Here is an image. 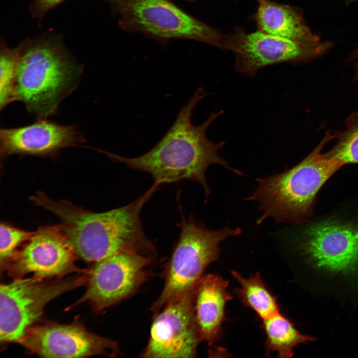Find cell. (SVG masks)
Returning <instances> with one entry per match:
<instances>
[{
    "label": "cell",
    "instance_id": "obj_4",
    "mask_svg": "<svg viewBox=\"0 0 358 358\" xmlns=\"http://www.w3.org/2000/svg\"><path fill=\"white\" fill-rule=\"evenodd\" d=\"M327 137L300 163L284 172L257 179L256 191L247 200L259 203L258 224L271 217L275 223L302 224L313 215L316 197L342 166L321 150Z\"/></svg>",
    "mask_w": 358,
    "mask_h": 358
},
{
    "label": "cell",
    "instance_id": "obj_15",
    "mask_svg": "<svg viewBox=\"0 0 358 358\" xmlns=\"http://www.w3.org/2000/svg\"><path fill=\"white\" fill-rule=\"evenodd\" d=\"M229 282L216 274L203 275L193 289V311L201 341L215 344L222 334L225 307L232 299Z\"/></svg>",
    "mask_w": 358,
    "mask_h": 358
},
{
    "label": "cell",
    "instance_id": "obj_10",
    "mask_svg": "<svg viewBox=\"0 0 358 358\" xmlns=\"http://www.w3.org/2000/svg\"><path fill=\"white\" fill-rule=\"evenodd\" d=\"M44 358H85L122 355L117 342L91 332L79 323L33 325L18 342Z\"/></svg>",
    "mask_w": 358,
    "mask_h": 358
},
{
    "label": "cell",
    "instance_id": "obj_8",
    "mask_svg": "<svg viewBox=\"0 0 358 358\" xmlns=\"http://www.w3.org/2000/svg\"><path fill=\"white\" fill-rule=\"evenodd\" d=\"M88 273L47 281L33 277L0 286V340L17 342L43 315L45 306L66 292L86 283Z\"/></svg>",
    "mask_w": 358,
    "mask_h": 358
},
{
    "label": "cell",
    "instance_id": "obj_3",
    "mask_svg": "<svg viewBox=\"0 0 358 358\" xmlns=\"http://www.w3.org/2000/svg\"><path fill=\"white\" fill-rule=\"evenodd\" d=\"M21 44L12 101L22 102L28 112L46 119L76 90L83 68L59 44L27 39Z\"/></svg>",
    "mask_w": 358,
    "mask_h": 358
},
{
    "label": "cell",
    "instance_id": "obj_17",
    "mask_svg": "<svg viewBox=\"0 0 358 358\" xmlns=\"http://www.w3.org/2000/svg\"><path fill=\"white\" fill-rule=\"evenodd\" d=\"M262 326L266 336L267 355L275 352L276 357L291 358L295 346L315 340L314 337L299 332L280 311L263 320Z\"/></svg>",
    "mask_w": 358,
    "mask_h": 358
},
{
    "label": "cell",
    "instance_id": "obj_12",
    "mask_svg": "<svg viewBox=\"0 0 358 358\" xmlns=\"http://www.w3.org/2000/svg\"><path fill=\"white\" fill-rule=\"evenodd\" d=\"M154 317L143 358H194L201 341L193 311V290Z\"/></svg>",
    "mask_w": 358,
    "mask_h": 358
},
{
    "label": "cell",
    "instance_id": "obj_1",
    "mask_svg": "<svg viewBox=\"0 0 358 358\" xmlns=\"http://www.w3.org/2000/svg\"><path fill=\"white\" fill-rule=\"evenodd\" d=\"M206 95L199 88L179 110L176 118L166 134L149 151L135 158L123 157L101 150L112 161L125 165L132 170L149 173L155 184L171 183L181 180H190L199 183L208 196L211 190L205 178V172L212 164L221 165L234 173H243L230 167L219 154L224 142H213L207 136L211 123L223 111L211 112L199 125L192 122L193 110Z\"/></svg>",
    "mask_w": 358,
    "mask_h": 358
},
{
    "label": "cell",
    "instance_id": "obj_19",
    "mask_svg": "<svg viewBox=\"0 0 358 358\" xmlns=\"http://www.w3.org/2000/svg\"><path fill=\"white\" fill-rule=\"evenodd\" d=\"M21 44L10 48L1 44L0 52V109L12 102L16 73Z\"/></svg>",
    "mask_w": 358,
    "mask_h": 358
},
{
    "label": "cell",
    "instance_id": "obj_24",
    "mask_svg": "<svg viewBox=\"0 0 358 358\" xmlns=\"http://www.w3.org/2000/svg\"></svg>",
    "mask_w": 358,
    "mask_h": 358
},
{
    "label": "cell",
    "instance_id": "obj_20",
    "mask_svg": "<svg viewBox=\"0 0 358 358\" xmlns=\"http://www.w3.org/2000/svg\"><path fill=\"white\" fill-rule=\"evenodd\" d=\"M34 232H28L5 222L0 225V261L4 267L12 258L19 247L26 242Z\"/></svg>",
    "mask_w": 358,
    "mask_h": 358
},
{
    "label": "cell",
    "instance_id": "obj_7",
    "mask_svg": "<svg viewBox=\"0 0 358 358\" xmlns=\"http://www.w3.org/2000/svg\"><path fill=\"white\" fill-rule=\"evenodd\" d=\"M117 8L123 30L160 40L190 39L224 49L225 35L169 0H107Z\"/></svg>",
    "mask_w": 358,
    "mask_h": 358
},
{
    "label": "cell",
    "instance_id": "obj_21",
    "mask_svg": "<svg viewBox=\"0 0 358 358\" xmlns=\"http://www.w3.org/2000/svg\"><path fill=\"white\" fill-rule=\"evenodd\" d=\"M328 155L343 166L348 164H358V123L343 136Z\"/></svg>",
    "mask_w": 358,
    "mask_h": 358
},
{
    "label": "cell",
    "instance_id": "obj_6",
    "mask_svg": "<svg viewBox=\"0 0 358 358\" xmlns=\"http://www.w3.org/2000/svg\"><path fill=\"white\" fill-rule=\"evenodd\" d=\"M297 248L314 273L331 280L358 278V215L335 214L308 224Z\"/></svg>",
    "mask_w": 358,
    "mask_h": 358
},
{
    "label": "cell",
    "instance_id": "obj_16",
    "mask_svg": "<svg viewBox=\"0 0 358 358\" xmlns=\"http://www.w3.org/2000/svg\"><path fill=\"white\" fill-rule=\"evenodd\" d=\"M258 1L255 18L259 30L307 45L316 42L315 37L293 8L269 0Z\"/></svg>",
    "mask_w": 358,
    "mask_h": 358
},
{
    "label": "cell",
    "instance_id": "obj_9",
    "mask_svg": "<svg viewBox=\"0 0 358 358\" xmlns=\"http://www.w3.org/2000/svg\"><path fill=\"white\" fill-rule=\"evenodd\" d=\"M154 258L120 253L94 263L88 272L86 291L78 303L88 302L101 311L134 294L150 275Z\"/></svg>",
    "mask_w": 358,
    "mask_h": 358
},
{
    "label": "cell",
    "instance_id": "obj_22",
    "mask_svg": "<svg viewBox=\"0 0 358 358\" xmlns=\"http://www.w3.org/2000/svg\"><path fill=\"white\" fill-rule=\"evenodd\" d=\"M65 0H34L30 6L32 15L36 18L43 17L48 12Z\"/></svg>",
    "mask_w": 358,
    "mask_h": 358
},
{
    "label": "cell",
    "instance_id": "obj_14",
    "mask_svg": "<svg viewBox=\"0 0 358 358\" xmlns=\"http://www.w3.org/2000/svg\"><path fill=\"white\" fill-rule=\"evenodd\" d=\"M86 139L75 125H62L46 119L23 127L1 128V159L13 155L47 157L65 148L78 146Z\"/></svg>",
    "mask_w": 358,
    "mask_h": 358
},
{
    "label": "cell",
    "instance_id": "obj_11",
    "mask_svg": "<svg viewBox=\"0 0 358 358\" xmlns=\"http://www.w3.org/2000/svg\"><path fill=\"white\" fill-rule=\"evenodd\" d=\"M76 257L59 225L41 226L4 267L14 279L29 273L40 279L59 277L77 271Z\"/></svg>",
    "mask_w": 358,
    "mask_h": 358
},
{
    "label": "cell",
    "instance_id": "obj_2",
    "mask_svg": "<svg viewBox=\"0 0 358 358\" xmlns=\"http://www.w3.org/2000/svg\"><path fill=\"white\" fill-rule=\"evenodd\" d=\"M155 184L128 204L103 212H93L66 200H55L38 192L31 202L54 214L77 257L96 263L112 255L135 253L155 258V246L145 235L140 213L158 188Z\"/></svg>",
    "mask_w": 358,
    "mask_h": 358
},
{
    "label": "cell",
    "instance_id": "obj_5",
    "mask_svg": "<svg viewBox=\"0 0 358 358\" xmlns=\"http://www.w3.org/2000/svg\"><path fill=\"white\" fill-rule=\"evenodd\" d=\"M180 232L165 273V284L151 305L155 316L167 305L193 290L207 267L219 259V244L228 237L239 235L240 228L211 230L196 222L193 216L183 218Z\"/></svg>",
    "mask_w": 358,
    "mask_h": 358
},
{
    "label": "cell",
    "instance_id": "obj_18",
    "mask_svg": "<svg viewBox=\"0 0 358 358\" xmlns=\"http://www.w3.org/2000/svg\"><path fill=\"white\" fill-rule=\"evenodd\" d=\"M231 273L239 283L235 292L241 302L262 320L280 311L276 298L267 288L259 272L248 278L236 270H231Z\"/></svg>",
    "mask_w": 358,
    "mask_h": 358
},
{
    "label": "cell",
    "instance_id": "obj_13",
    "mask_svg": "<svg viewBox=\"0 0 358 358\" xmlns=\"http://www.w3.org/2000/svg\"><path fill=\"white\" fill-rule=\"evenodd\" d=\"M307 46L259 30L246 33L240 28L226 35L225 42V49L236 56V70L249 77L266 66L303 59L309 52Z\"/></svg>",
    "mask_w": 358,
    "mask_h": 358
},
{
    "label": "cell",
    "instance_id": "obj_23",
    "mask_svg": "<svg viewBox=\"0 0 358 358\" xmlns=\"http://www.w3.org/2000/svg\"><path fill=\"white\" fill-rule=\"evenodd\" d=\"M186 0L189 1H194V0Z\"/></svg>",
    "mask_w": 358,
    "mask_h": 358
}]
</instances>
